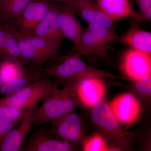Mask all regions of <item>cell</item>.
I'll return each instance as SVG.
<instances>
[{
    "instance_id": "cell-8",
    "label": "cell",
    "mask_w": 151,
    "mask_h": 151,
    "mask_svg": "<svg viewBox=\"0 0 151 151\" xmlns=\"http://www.w3.org/2000/svg\"><path fill=\"white\" fill-rule=\"evenodd\" d=\"M55 3L58 24L64 37L72 41L76 52L87 57L81 45V35L84 28L70 9L61 3Z\"/></svg>"
},
{
    "instance_id": "cell-2",
    "label": "cell",
    "mask_w": 151,
    "mask_h": 151,
    "mask_svg": "<svg viewBox=\"0 0 151 151\" xmlns=\"http://www.w3.org/2000/svg\"><path fill=\"white\" fill-rule=\"evenodd\" d=\"M90 117L93 127L113 151L133 150L137 134L122 129L108 104L101 102L94 105L91 109Z\"/></svg>"
},
{
    "instance_id": "cell-15",
    "label": "cell",
    "mask_w": 151,
    "mask_h": 151,
    "mask_svg": "<svg viewBox=\"0 0 151 151\" xmlns=\"http://www.w3.org/2000/svg\"><path fill=\"white\" fill-rule=\"evenodd\" d=\"M103 12L115 22L123 19L132 18L139 24L142 17L132 7L130 0H96Z\"/></svg>"
},
{
    "instance_id": "cell-24",
    "label": "cell",
    "mask_w": 151,
    "mask_h": 151,
    "mask_svg": "<svg viewBox=\"0 0 151 151\" xmlns=\"http://www.w3.org/2000/svg\"><path fill=\"white\" fill-rule=\"evenodd\" d=\"M31 110L15 106L0 104V118L20 122L27 113Z\"/></svg>"
},
{
    "instance_id": "cell-16",
    "label": "cell",
    "mask_w": 151,
    "mask_h": 151,
    "mask_svg": "<svg viewBox=\"0 0 151 151\" xmlns=\"http://www.w3.org/2000/svg\"><path fill=\"white\" fill-rule=\"evenodd\" d=\"M36 109L29 111L21 120L20 126L17 129L9 132L4 139L1 151H18L20 150L25 139L32 127Z\"/></svg>"
},
{
    "instance_id": "cell-22",
    "label": "cell",
    "mask_w": 151,
    "mask_h": 151,
    "mask_svg": "<svg viewBox=\"0 0 151 151\" xmlns=\"http://www.w3.org/2000/svg\"><path fill=\"white\" fill-rule=\"evenodd\" d=\"M33 0H12L0 10V23L14 21Z\"/></svg>"
},
{
    "instance_id": "cell-6",
    "label": "cell",
    "mask_w": 151,
    "mask_h": 151,
    "mask_svg": "<svg viewBox=\"0 0 151 151\" xmlns=\"http://www.w3.org/2000/svg\"><path fill=\"white\" fill-rule=\"evenodd\" d=\"M52 123L50 133L55 139L70 142L78 147L82 145L86 140L84 119L75 111Z\"/></svg>"
},
{
    "instance_id": "cell-12",
    "label": "cell",
    "mask_w": 151,
    "mask_h": 151,
    "mask_svg": "<svg viewBox=\"0 0 151 151\" xmlns=\"http://www.w3.org/2000/svg\"><path fill=\"white\" fill-rule=\"evenodd\" d=\"M65 5L88 24H100L108 27H112L114 24L100 8L96 0H75Z\"/></svg>"
},
{
    "instance_id": "cell-27",
    "label": "cell",
    "mask_w": 151,
    "mask_h": 151,
    "mask_svg": "<svg viewBox=\"0 0 151 151\" xmlns=\"http://www.w3.org/2000/svg\"><path fill=\"white\" fill-rule=\"evenodd\" d=\"M19 122L11 119L0 118V148L8 133Z\"/></svg>"
},
{
    "instance_id": "cell-28",
    "label": "cell",
    "mask_w": 151,
    "mask_h": 151,
    "mask_svg": "<svg viewBox=\"0 0 151 151\" xmlns=\"http://www.w3.org/2000/svg\"><path fill=\"white\" fill-rule=\"evenodd\" d=\"M7 26L6 23H0V60H6V45Z\"/></svg>"
},
{
    "instance_id": "cell-14",
    "label": "cell",
    "mask_w": 151,
    "mask_h": 151,
    "mask_svg": "<svg viewBox=\"0 0 151 151\" xmlns=\"http://www.w3.org/2000/svg\"><path fill=\"white\" fill-rule=\"evenodd\" d=\"M48 12L31 34L61 44L65 37L58 24L55 2H50Z\"/></svg>"
},
{
    "instance_id": "cell-1",
    "label": "cell",
    "mask_w": 151,
    "mask_h": 151,
    "mask_svg": "<svg viewBox=\"0 0 151 151\" xmlns=\"http://www.w3.org/2000/svg\"><path fill=\"white\" fill-rule=\"evenodd\" d=\"M79 52L52 58L38 69L44 77H52L60 85H64L91 77H101L112 80L130 81L127 76L114 75L98 69L84 62Z\"/></svg>"
},
{
    "instance_id": "cell-21",
    "label": "cell",
    "mask_w": 151,
    "mask_h": 151,
    "mask_svg": "<svg viewBox=\"0 0 151 151\" xmlns=\"http://www.w3.org/2000/svg\"><path fill=\"white\" fill-rule=\"evenodd\" d=\"M133 84H125L118 81L113 82V86L122 87L128 90L142 102H150L151 97V75L134 81Z\"/></svg>"
},
{
    "instance_id": "cell-17",
    "label": "cell",
    "mask_w": 151,
    "mask_h": 151,
    "mask_svg": "<svg viewBox=\"0 0 151 151\" xmlns=\"http://www.w3.org/2000/svg\"><path fill=\"white\" fill-rule=\"evenodd\" d=\"M114 41L127 45L134 49L151 54V33L139 27L137 22L130 23L129 29Z\"/></svg>"
},
{
    "instance_id": "cell-13",
    "label": "cell",
    "mask_w": 151,
    "mask_h": 151,
    "mask_svg": "<svg viewBox=\"0 0 151 151\" xmlns=\"http://www.w3.org/2000/svg\"><path fill=\"white\" fill-rule=\"evenodd\" d=\"M102 78L91 77L83 79L77 90L78 102L89 108L102 102L106 93V86Z\"/></svg>"
},
{
    "instance_id": "cell-20",
    "label": "cell",
    "mask_w": 151,
    "mask_h": 151,
    "mask_svg": "<svg viewBox=\"0 0 151 151\" xmlns=\"http://www.w3.org/2000/svg\"><path fill=\"white\" fill-rule=\"evenodd\" d=\"M5 23L7 26L6 45V60L24 66L22 60L18 30L12 22Z\"/></svg>"
},
{
    "instance_id": "cell-19",
    "label": "cell",
    "mask_w": 151,
    "mask_h": 151,
    "mask_svg": "<svg viewBox=\"0 0 151 151\" xmlns=\"http://www.w3.org/2000/svg\"><path fill=\"white\" fill-rule=\"evenodd\" d=\"M81 45L87 57L94 55L103 60L109 67L112 66L111 58L106 50V45L95 37L87 28H83L82 31Z\"/></svg>"
},
{
    "instance_id": "cell-7",
    "label": "cell",
    "mask_w": 151,
    "mask_h": 151,
    "mask_svg": "<svg viewBox=\"0 0 151 151\" xmlns=\"http://www.w3.org/2000/svg\"><path fill=\"white\" fill-rule=\"evenodd\" d=\"M24 142L21 151H73L78 150V146L67 141L54 138L50 133V127L41 125Z\"/></svg>"
},
{
    "instance_id": "cell-23",
    "label": "cell",
    "mask_w": 151,
    "mask_h": 151,
    "mask_svg": "<svg viewBox=\"0 0 151 151\" xmlns=\"http://www.w3.org/2000/svg\"><path fill=\"white\" fill-rule=\"evenodd\" d=\"M88 29L95 37L105 44L109 41L114 40L118 35L112 27H108L97 23H88Z\"/></svg>"
},
{
    "instance_id": "cell-31",
    "label": "cell",
    "mask_w": 151,
    "mask_h": 151,
    "mask_svg": "<svg viewBox=\"0 0 151 151\" xmlns=\"http://www.w3.org/2000/svg\"><path fill=\"white\" fill-rule=\"evenodd\" d=\"M7 79H8V78L0 72V87L7 80Z\"/></svg>"
},
{
    "instance_id": "cell-3",
    "label": "cell",
    "mask_w": 151,
    "mask_h": 151,
    "mask_svg": "<svg viewBox=\"0 0 151 151\" xmlns=\"http://www.w3.org/2000/svg\"><path fill=\"white\" fill-rule=\"evenodd\" d=\"M82 81L66 84L62 89L58 87L50 94L43 100L42 106L36 109L32 126L37 127L52 123L75 111L79 103L77 90Z\"/></svg>"
},
{
    "instance_id": "cell-25",
    "label": "cell",
    "mask_w": 151,
    "mask_h": 151,
    "mask_svg": "<svg viewBox=\"0 0 151 151\" xmlns=\"http://www.w3.org/2000/svg\"><path fill=\"white\" fill-rule=\"evenodd\" d=\"M83 150L85 151H111L108 147L107 144L101 135L96 134L86 139L83 143Z\"/></svg>"
},
{
    "instance_id": "cell-9",
    "label": "cell",
    "mask_w": 151,
    "mask_h": 151,
    "mask_svg": "<svg viewBox=\"0 0 151 151\" xmlns=\"http://www.w3.org/2000/svg\"><path fill=\"white\" fill-rule=\"evenodd\" d=\"M121 68L131 81L151 75V54L130 47L123 54Z\"/></svg>"
},
{
    "instance_id": "cell-11",
    "label": "cell",
    "mask_w": 151,
    "mask_h": 151,
    "mask_svg": "<svg viewBox=\"0 0 151 151\" xmlns=\"http://www.w3.org/2000/svg\"><path fill=\"white\" fill-rule=\"evenodd\" d=\"M108 105L113 116L121 125H132L139 116V102L132 93L119 95Z\"/></svg>"
},
{
    "instance_id": "cell-5",
    "label": "cell",
    "mask_w": 151,
    "mask_h": 151,
    "mask_svg": "<svg viewBox=\"0 0 151 151\" xmlns=\"http://www.w3.org/2000/svg\"><path fill=\"white\" fill-rule=\"evenodd\" d=\"M59 86L54 79H51V77H44L18 92L4 95L0 99V104L29 110L36 109L38 103L45 99Z\"/></svg>"
},
{
    "instance_id": "cell-18",
    "label": "cell",
    "mask_w": 151,
    "mask_h": 151,
    "mask_svg": "<svg viewBox=\"0 0 151 151\" xmlns=\"http://www.w3.org/2000/svg\"><path fill=\"white\" fill-rule=\"evenodd\" d=\"M44 78L40 71L26 68L16 76L7 79L0 87V95L18 92L24 88Z\"/></svg>"
},
{
    "instance_id": "cell-10",
    "label": "cell",
    "mask_w": 151,
    "mask_h": 151,
    "mask_svg": "<svg viewBox=\"0 0 151 151\" xmlns=\"http://www.w3.org/2000/svg\"><path fill=\"white\" fill-rule=\"evenodd\" d=\"M50 3L47 0H33L13 23L19 32L31 34L48 12Z\"/></svg>"
},
{
    "instance_id": "cell-29",
    "label": "cell",
    "mask_w": 151,
    "mask_h": 151,
    "mask_svg": "<svg viewBox=\"0 0 151 151\" xmlns=\"http://www.w3.org/2000/svg\"><path fill=\"white\" fill-rule=\"evenodd\" d=\"M12 0H0V10L9 4Z\"/></svg>"
},
{
    "instance_id": "cell-4",
    "label": "cell",
    "mask_w": 151,
    "mask_h": 151,
    "mask_svg": "<svg viewBox=\"0 0 151 151\" xmlns=\"http://www.w3.org/2000/svg\"><path fill=\"white\" fill-rule=\"evenodd\" d=\"M23 64L25 67L38 70L49 60L58 55L61 44L18 31Z\"/></svg>"
},
{
    "instance_id": "cell-30",
    "label": "cell",
    "mask_w": 151,
    "mask_h": 151,
    "mask_svg": "<svg viewBox=\"0 0 151 151\" xmlns=\"http://www.w3.org/2000/svg\"><path fill=\"white\" fill-rule=\"evenodd\" d=\"M47 1L49 2H57L61 3L64 5H66L75 0H47Z\"/></svg>"
},
{
    "instance_id": "cell-26",
    "label": "cell",
    "mask_w": 151,
    "mask_h": 151,
    "mask_svg": "<svg viewBox=\"0 0 151 151\" xmlns=\"http://www.w3.org/2000/svg\"><path fill=\"white\" fill-rule=\"evenodd\" d=\"M139 9L138 13L142 17L143 22L151 20V0H136Z\"/></svg>"
}]
</instances>
